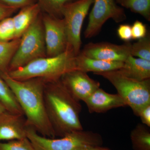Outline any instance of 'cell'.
I'll use <instances>...</instances> for the list:
<instances>
[{"label": "cell", "instance_id": "obj_1", "mask_svg": "<svg viewBox=\"0 0 150 150\" xmlns=\"http://www.w3.org/2000/svg\"><path fill=\"white\" fill-rule=\"evenodd\" d=\"M0 76L13 93L23 112L27 126L43 137L56 138L44 102L45 81L41 78L16 80L7 73L0 72Z\"/></svg>", "mask_w": 150, "mask_h": 150}, {"label": "cell", "instance_id": "obj_2", "mask_svg": "<svg viewBox=\"0 0 150 150\" xmlns=\"http://www.w3.org/2000/svg\"><path fill=\"white\" fill-rule=\"evenodd\" d=\"M47 114L56 137L83 130L80 119V101L71 94L61 79L45 82L43 91Z\"/></svg>", "mask_w": 150, "mask_h": 150}, {"label": "cell", "instance_id": "obj_3", "mask_svg": "<svg viewBox=\"0 0 150 150\" xmlns=\"http://www.w3.org/2000/svg\"><path fill=\"white\" fill-rule=\"evenodd\" d=\"M76 56L74 51L67 47L65 52L58 56L36 59L7 74L17 81L34 78H41L45 82L58 81L66 73L76 70Z\"/></svg>", "mask_w": 150, "mask_h": 150}, {"label": "cell", "instance_id": "obj_4", "mask_svg": "<svg viewBox=\"0 0 150 150\" xmlns=\"http://www.w3.org/2000/svg\"><path fill=\"white\" fill-rule=\"evenodd\" d=\"M26 137L35 150H76L90 146H101L102 137L91 131H75L59 139L43 137L27 126Z\"/></svg>", "mask_w": 150, "mask_h": 150}, {"label": "cell", "instance_id": "obj_5", "mask_svg": "<svg viewBox=\"0 0 150 150\" xmlns=\"http://www.w3.org/2000/svg\"><path fill=\"white\" fill-rule=\"evenodd\" d=\"M95 74L109 81L137 116L142 108L150 104V79L136 80L124 76L118 70Z\"/></svg>", "mask_w": 150, "mask_h": 150}, {"label": "cell", "instance_id": "obj_6", "mask_svg": "<svg viewBox=\"0 0 150 150\" xmlns=\"http://www.w3.org/2000/svg\"><path fill=\"white\" fill-rule=\"evenodd\" d=\"M46 56L42 16L40 14L20 38L19 45L11 60L8 72Z\"/></svg>", "mask_w": 150, "mask_h": 150}, {"label": "cell", "instance_id": "obj_7", "mask_svg": "<svg viewBox=\"0 0 150 150\" xmlns=\"http://www.w3.org/2000/svg\"><path fill=\"white\" fill-rule=\"evenodd\" d=\"M93 0H76L67 4L62 11L67 31L68 46L76 56L81 52V32L85 18Z\"/></svg>", "mask_w": 150, "mask_h": 150}, {"label": "cell", "instance_id": "obj_8", "mask_svg": "<svg viewBox=\"0 0 150 150\" xmlns=\"http://www.w3.org/2000/svg\"><path fill=\"white\" fill-rule=\"evenodd\" d=\"M93 7L89 15L85 31L86 38H91L98 34L105 22L112 19L116 23L126 20L124 9L116 0H93Z\"/></svg>", "mask_w": 150, "mask_h": 150}, {"label": "cell", "instance_id": "obj_9", "mask_svg": "<svg viewBox=\"0 0 150 150\" xmlns=\"http://www.w3.org/2000/svg\"><path fill=\"white\" fill-rule=\"evenodd\" d=\"M42 21L46 56L54 57L64 53L68 46L64 20L46 13L42 16Z\"/></svg>", "mask_w": 150, "mask_h": 150}, {"label": "cell", "instance_id": "obj_10", "mask_svg": "<svg viewBox=\"0 0 150 150\" xmlns=\"http://www.w3.org/2000/svg\"><path fill=\"white\" fill-rule=\"evenodd\" d=\"M131 43L116 45L108 42L89 43L81 53L87 57L109 62H124L131 55Z\"/></svg>", "mask_w": 150, "mask_h": 150}, {"label": "cell", "instance_id": "obj_11", "mask_svg": "<svg viewBox=\"0 0 150 150\" xmlns=\"http://www.w3.org/2000/svg\"><path fill=\"white\" fill-rule=\"evenodd\" d=\"M62 83L78 101H84L99 88V82L90 77L87 73L74 70L66 73L61 78Z\"/></svg>", "mask_w": 150, "mask_h": 150}, {"label": "cell", "instance_id": "obj_12", "mask_svg": "<svg viewBox=\"0 0 150 150\" xmlns=\"http://www.w3.org/2000/svg\"><path fill=\"white\" fill-rule=\"evenodd\" d=\"M24 115L6 111L0 114V142L27 138Z\"/></svg>", "mask_w": 150, "mask_h": 150}, {"label": "cell", "instance_id": "obj_13", "mask_svg": "<svg viewBox=\"0 0 150 150\" xmlns=\"http://www.w3.org/2000/svg\"><path fill=\"white\" fill-rule=\"evenodd\" d=\"M91 113L104 112L117 108L127 106L123 98L117 94H110L98 88L83 101Z\"/></svg>", "mask_w": 150, "mask_h": 150}, {"label": "cell", "instance_id": "obj_14", "mask_svg": "<svg viewBox=\"0 0 150 150\" xmlns=\"http://www.w3.org/2000/svg\"><path fill=\"white\" fill-rule=\"evenodd\" d=\"M123 62H109L87 57L80 52L75 57L76 70L84 72H93L95 74L118 70L123 67Z\"/></svg>", "mask_w": 150, "mask_h": 150}, {"label": "cell", "instance_id": "obj_15", "mask_svg": "<svg viewBox=\"0 0 150 150\" xmlns=\"http://www.w3.org/2000/svg\"><path fill=\"white\" fill-rule=\"evenodd\" d=\"M124 76L138 81L150 79V61L130 55L118 69Z\"/></svg>", "mask_w": 150, "mask_h": 150}, {"label": "cell", "instance_id": "obj_16", "mask_svg": "<svg viewBox=\"0 0 150 150\" xmlns=\"http://www.w3.org/2000/svg\"><path fill=\"white\" fill-rule=\"evenodd\" d=\"M41 8L37 3L21 9L13 17L15 29V38H20L26 30L41 14Z\"/></svg>", "mask_w": 150, "mask_h": 150}, {"label": "cell", "instance_id": "obj_17", "mask_svg": "<svg viewBox=\"0 0 150 150\" xmlns=\"http://www.w3.org/2000/svg\"><path fill=\"white\" fill-rule=\"evenodd\" d=\"M0 102L6 111L13 114L24 115L13 93L1 76Z\"/></svg>", "mask_w": 150, "mask_h": 150}, {"label": "cell", "instance_id": "obj_18", "mask_svg": "<svg viewBox=\"0 0 150 150\" xmlns=\"http://www.w3.org/2000/svg\"><path fill=\"white\" fill-rule=\"evenodd\" d=\"M134 150H150V131L149 127L139 123L130 135Z\"/></svg>", "mask_w": 150, "mask_h": 150}, {"label": "cell", "instance_id": "obj_19", "mask_svg": "<svg viewBox=\"0 0 150 150\" xmlns=\"http://www.w3.org/2000/svg\"><path fill=\"white\" fill-rule=\"evenodd\" d=\"M20 38L0 42V72L8 73L12 58L18 48Z\"/></svg>", "mask_w": 150, "mask_h": 150}, {"label": "cell", "instance_id": "obj_20", "mask_svg": "<svg viewBox=\"0 0 150 150\" xmlns=\"http://www.w3.org/2000/svg\"><path fill=\"white\" fill-rule=\"evenodd\" d=\"M76 0H36L41 10L44 11L47 14L62 18V11L67 4Z\"/></svg>", "mask_w": 150, "mask_h": 150}, {"label": "cell", "instance_id": "obj_21", "mask_svg": "<svg viewBox=\"0 0 150 150\" xmlns=\"http://www.w3.org/2000/svg\"><path fill=\"white\" fill-rule=\"evenodd\" d=\"M120 4L150 21V0H123Z\"/></svg>", "mask_w": 150, "mask_h": 150}, {"label": "cell", "instance_id": "obj_22", "mask_svg": "<svg viewBox=\"0 0 150 150\" xmlns=\"http://www.w3.org/2000/svg\"><path fill=\"white\" fill-rule=\"evenodd\" d=\"M131 55L134 57L150 61V36L148 33L145 37L131 44Z\"/></svg>", "mask_w": 150, "mask_h": 150}, {"label": "cell", "instance_id": "obj_23", "mask_svg": "<svg viewBox=\"0 0 150 150\" xmlns=\"http://www.w3.org/2000/svg\"><path fill=\"white\" fill-rule=\"evenodd\" d=\"M16 39L13 19L10 16L0 21V42H8Z\"/></svg>", "mask_w": 150, "mask_h": 150}, {"label": "cell", "instance_id": "obj_24", "mask_svg": "<svg viewBox=\"0 0 150 150\" xmlns=\"http://www.w3.org/2000/svg\"><path fill=\"white\" fill-rule=\"evenodd\" d=\"M0 150H35L27 138L0 142Z\"/></svg>", "mask_w": 150, "mask_h": 150}, {"label": "cell", "instance_id": "obj_25", "mask_svg": "<svg viewBox=\"0 0 150 150\" xmlns=\"http://www.w3.org/2000/svg\"><path fill=\"white\" fill-rule=\"evenodd\" d=\"M132 38L139 39L143 38L147 34L146 27L142 22L137 20L131 26Z\"/></svg>", "mask_w": 150, "mask_h": 150}, {"label": "cell", "instance_id": "obj_26", "mask_svg": "<svg viewBox=\"0 0 150 150\" xmlns=\"http://www.w3.org/2000/svg\"><path fill=\"white\" fill-rule=\"evenodd\" d=\"M0 2L8 6L19 9L37 3V1L36 0H0Z\"/></svg>", "mask_w": 150, "mask_h": 150}, {"label": "cell", "instance_id": "obj_27", "mask_svg": "<svg viewBox=\"0 0 150 150\" xmlns=\"http://www.w3.org/2000/svg\"><path fill=\"white\" fill-rule=\"evenodd\" d=\"M117 34L121 40L128 42L132 38L131 26L129 24H121L117 29Z\"/></svg>", "mask_w": 150, "mask_h": 150}, {"label": "cell", "instance_id": "obj_28", "mask_svg": "<svg viewBox=\"0 0 150 150\" xmlns=\"http://www.w3.org/2000/svg\"><path fill=\"white\" fill-rule=\"evenodd\" d=\"M138 116L141 118L142 124L150 127V104L146 105L140 110Z\"/></svg>", "mask_w": 150, "mask_h": 150}, {"label": "cell", "instance_id": "obj_29", "mask_svg": "<svg viewBox=\"0 0 150 150\" xmlns=\"http://www.w3.org/2000/svg\"><path fill=\"white\" fill-rule=\"evenodd\" d=\"M18 9L11 7L0 2V21L6 18L11 16Z\"/></svg>", "mask_w": 150, "mask_h": 150}, {"label": "cell", "instance_id": "obj_30", "mask_svg": "<svg viewBox=\"0 0 150 150\" xmlns=\"http://www.w3.org/2000/svg\"><path fill=\"white\" fill-rule=\"evenodd\" d=\"M76 150H110L108 149L101 147V146H90L80 148Z\"/></svg>", "mask_w": 150, "mask_h": 150}, {"label": "cell", "instance_id": "obj_31", "mask_svg": "<svg viewBox=\"0 0 150 150\" xmlns=\"http://www.w3.org/2000/svg\"><path fill=\"white\" fill-rule=\"evenodd\" d=\"M6 111V110L5 108L3 106L1 103L0 102V114Z\"/></svg>", "mask_w": 150, "mask_h": 150}, {"label": "cell", "instance_id": "obj_32", "mask_svg": "<svg viewBox=\"0 0 150 150\" xmlns=\"http://www.w3.org/2000/svg\"><path fill=\"white\" fill-rule=\"evenodd\" d=\"M116 1H117V3L118 4H120V3L123 1V0H116Z\"/></svg>", "mask_w": 150, "mask_h": 150}]
</instances>
